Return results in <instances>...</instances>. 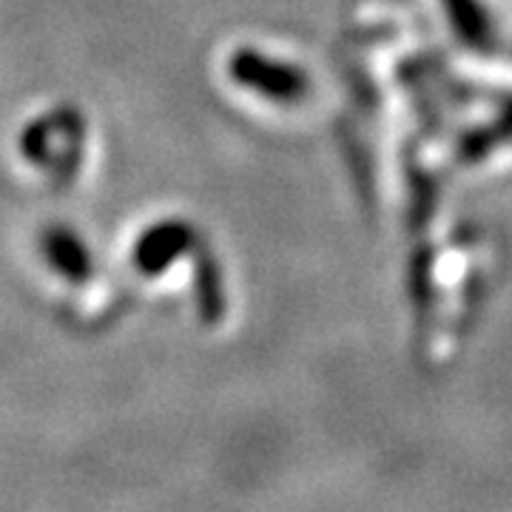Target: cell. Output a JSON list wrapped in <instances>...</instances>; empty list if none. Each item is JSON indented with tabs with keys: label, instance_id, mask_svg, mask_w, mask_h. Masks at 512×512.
Wrapping results in <instances>:
<instances>
[{
	"label": "cell",
	"instance_id": "obj_1",
	"mask_svg": "<svg viewBox=\"0 0 512 512\" xmlns=\"http://www.w3.org/2000/svg\"><path fill=\"white\" fill-rule=\"evenodd\" d=\"M46 251H49L52 265L60 274L72 276V279H83V276L89 274V254H86V248L72 234H66V231L49 234Z\"/></svg>",
	"mask_w": 512,
	"mask_h": 512
}]
</instances>
